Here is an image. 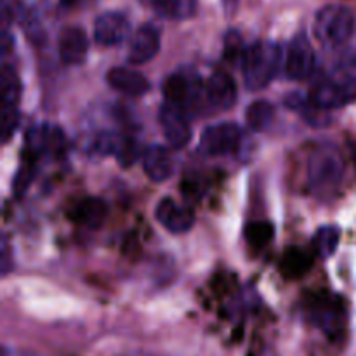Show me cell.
I'll return each instance as SVG.
<instances>
[{
	"label": "cell",
	"mask_w": 356,
	"mask_h": 356,
	"mask_svg": "<svg viewBox=\"0 0 356 356\" xmlns=\"http://www.w3.org/2000/svg\"><path fill=\"white\" fill-rule=\"evenodd\" d=\"M308 97L316 108L325 111L356 101V56L341 58L327 75L313 83Z\"/></svg>",
	"instance_id": "cell-1"
},
{
	"label": "cell",
	"mask_w": 356,
	"mask_h": 356,
	"mask_svg": "<svg viewBox=\"0 0 356 356\" xmlns=\"http://www.w3.org/2000/svg\"><path fill=\"white\" fill-rule=\"evenodd\" d=\"M343 153L334 145H320L308 159V184L320 200H332L344 179Z\"/></svg>",
	"instance_id": "cell-2"
},
{
	"label": "cell",
	"mask_w": 356,
	"mask_h": 356,
	"mask_svg": "<svg viewBox=\"0 0 356 356\" xmlns=\"http://www.w3.org/2000/svg\"><path fill=\"white\" fill-rule=\"evenodd\" d=\"M282 61V49L275 42H256L247 47L242 68L247 89L261 90L270 86Z\"/></svg>",
	"instance_id": "cell-3"
},
{
	"label": "cell",
	"mask_w": 356,
	"mask_h": 356,
	"mask_svg": "<svg viewBox=\"0 0 356 356\" xmlns=\"http://www.w3.org/2000/svg\"><path fill=\"white\" fill-rule=\"evenodd\" d=\"M355 14L348 7L330 3L322 7L315 17V35L325 47H343L355 31Z\"/></svg>",
	"instance_id": "cell-4"
},
{
	"label": "cell",
	"mask_w": 356,
	"mask_h": 356,
	"mask_svg": "<svg viewBox=\"0 0 356 356\" xmlns=\"http://www.w3.org/2000/svg\"><path fill=\"white\" fill-rule=\"evenodd\" d=\"M309 316L313 323L329 337L343 336L348 323V308L343 298L332 294H318L309 302Z\"/></svg>",
	"instance_id": "cell-5"
},
{
	"label": "cell",
	"mask_w": 356,
	"mask_h": 356,
	"mask_svg": "<svg viewBox=\"0 0 356 356\" xmlns=\"http://www.w3.org/2000/svg\"><path fill=\"white\" fill-rule=\"evenodd\" d=\"M240 143H242V131L232 122L211 125L200 136V149L211 156L229 155L238 149Z\"/></svg>",
	"instance_id": "cell-6"
},
{
	"label": "cell",
	"mask_w": 356,
	"mask_h": 356,
	"mask_svg": "<svg viewBox=\"0 0 356 356\" xmlns=\"http://www.w3.org/2000/svg\"><path fill=\"white\" fill-rule=\"evenodd\" d=\"M316 66L315 49L305 33L296 35L285 54V73L292 80H306L313 75Z\"/></svg>",
	"instance_id": "cell-7"
},
{
	"label": "cell",
	"mask_w": 356,
	"mask_h": 356,
	"mask_svg": "<svg viewBox=\"0 0 356 356\" xmlns=\"http://www.w3.org/2000/svg\"><path fill=\"white\" fill-rule=\"evenodd\" d=\"M162 89L167 97V103L183 110L186 106H193L200 99L202 83L195 73L176 72L167 76Z\"/></svg>",
	"instance_id": "cell-8"
},
{
	"label": "cell",
	"mask_w": 356,
	"mask_h": 356,
	"mask_svg": "<svg viewBox=\"0 0 356 356\" xmlns=\"http://www.w3.org/2000/svg\"><path fill=\"white\" fill-rule=\"evenodd\" d=\"M28 149L31 155L59 156L68 146L65 132L51 124H42L26 134Z\"/></svg>",
	"instance_id": "cell-9"
},
{
	"label": "cell",
	"mask_w": 356,
	"mask_h": 356,
	"mask_svg": "<svg viewBox=\"0 0 356 356\" xmlns=\"http://www.w3.org/2000/svg\"><path fill=\"white\" fill-rule=\"evenodd\" d=\"M160 127H162L163 136L167 138L170 146L174 148H183L191 139V127L186 115L181 108L167 103L160 108L159 113Z\"/></svg>",
	"instance_id": "cell-10"
},
{
	"label": "cell",
	"mask_w": 356,
	"mask_h": 356,
	"mask_svg": "<svg viewBox=\"0 0 356 356\" xmlns=\"http://www.w3.org/2000/svg\"><path fill=\"white\" fill-rule=\"evenodd\" d=\"M131 31V23L127 17L117 10H106L99 14L94 21V38L101 45H117L125 40Z\"/></svg>",
	"instance_id": "cell-11"
},
{
	"label": "cell",
	"mask_w": 356,
	"mask_h": 356,
	"mask_svg": "<svg viewBox=\"0 0 356 356\" xmlns=\"http://www.w3.org/2000/svg\"><path fill=\"white\" fill-rule=\"evenodd\" d=\"M160 51V30L152 23L139 26L129 45V63L132 65H145L155 58Z\"/></svg>",
	"instance_id": "cell-12"
},
{
	"label": "cell",
	"mask_w": 356,
	"mask_h": 356,
	"mask_svg": "<svg viewBox=\"0 0 356 356\" xmlns=\"http://www.w3.org/2000/svg\"><path fill=\"white\" fill-rule=\"evenodd\" d=\"M59 58L65 65H80L86 61L89 51V40L82 28L66 26L59 33L58 40Z\"/></svg>",
	"instance_id": "cell-13"
},
{
	"label": "cell",
	"mask_w": 356,
	"mask_h": 356,
	"mask_svg": "<svg viewBox=\"0 0 356 356\" xmlns=\"http://www.w3.org/2000/svg\"><path fill=\"white\" fill-rule=\"evenodd\" d=\"M156 221L172 233H186L193 228L195 225V214L191 209L184 207V205L176 204L170 198H163L159 205H156Z\"/></svg>",
	"instance_id": "cell-14"
},
{
	"label": "cell",
	"mask_w": 356,
	"mask_h": 356,
	"mask_svg": "<svg viewBox=\"0 0 356 356\" xmlns=\"http://www.w3.org/2000/svg\"><path fill=\"white\" fill-rule=\"evenodd\" d=\"M205 97L216 110H229L236 103L235 80L226 72H214L205 86Z\"/></svg>",
	"instance_id": "cell-15"
},
{
	"label": "cell",
	"mask_w": 356,
	"mask_h": 356,
	"mask_svg": "<svg viewBox=\"0 0 356 356\" xmlns=\"http://www.w3.org/2000/svg\"><path fill=\"white\" fill-rule=\"evenodd\" d=\"M106 80L111 89L118 90V92L125 94V96L138 97L149 90V82L143 73L131 68H124V66L111 68L108 72Z\"/></svg>",
	"instance_id": "cell-16"
},
{
	"label": "cell",
	"mask_w": 356,
	"mask_h": 356,
	"mask_svg": "<svg viewBox=\"0 0 356 356\" xmlns=\"http://www.w3.org/2000/svg\"><path fill=\"white\" fill-rule=\"evenodd\" d=\"M143 167H145L146 176L155 183H163L174 172L172 156H170L169 149L160 145L146 148L145 156H143Z\"/></svg>",
	"instance_id": "cell-17"
},
{
	"label": "cell",
	"mask_w": 356,
	"mask_h": 356,
	"mask_svg": "<svg viewBox=\"0 0 356 356\" xmlns=\"http://www.w3.org/2000/svg\"><path fill=\"white\" fill-rule=\"evenodd\" d=\"M106 216H108L106 202L96 197L83 198V200H80L72 211L73 221L90 229H96L99 228V226H103V222L106 221Z\"/></svg>",
	"instance_id": "cell-18"
},
{
	"label": "cell",
	"mask_w": 356,
	"mask_h": 356,
	"mask_svg": "<svg viewBox=\"0 0 356 356\" xmlns=\"http://www.w3.org/2000/svg\"><path fill=\"white\" fill-rule=\"evenodd\" d=\"M313 256L308 250L301 249V247H289L284 252L280 261V271L284 277L292 278H301L312 270Z\"/></svg>",
	"instance_id": "cell-19"
},
{
	"label": "cell",
	"mask_w": 356,
	"mask_h": 356,
	"mask_svg": "<svg viewBox=\"0 0 356 356\" xmlns=\"http://www.w3.org/2000/svg\"><path fill=\"white\" fill-rule=\"evenodd\" d=\"M197 0H153V9L165 19H188L197 13Z\"/></svg>",
	"instance_id": "cell-20"
},
{
	"label": "cell",
	"mask_w": 356,
	"mask_h": 356,
	"mask_svg": "<svg viewBox=\"0 0 356 356\" xmlns=\"http://www.w3.org/2000/svg\"><path fill=\"white\" fill-rule=\"evenodd\" d=\"M21 96V82L13 66H3L0 75V101L2 108L17 106Z\"/></svg>",
	"instance_id": "cell-21"
},
{
	"label": "cell",
	"mask_w": 356,
	"mask_h": 356,
	"mask_svg": "<svg viewBox=\"0 0 356 356\" xmlns=\"http://www.w3.org/2000/svg\"><path fill=\"white\" fill-rule=\"evenodd\" d=\"M273 117L275 108L273 104H270L268 101H256V103L250 104L245 111L247 125L256 132L266 131L271 125V122H273Z\"/></svg>",
	"instance_id": "cell-22"
},
{
	"label": "cell",
	"mask_w": 356,
	"mask_h": 356,
	"mask_svg": "<svg viewBox=\"0 0 356 356\" xmlns=\"http://www.w3.org/2000/svg\"><path fill=\"white\" fill-rule=\"evenodd\" d=\"M341 233L336 226H322L320 229H316L315 236H313V249H315L316 256L327 257L332 256L336 252L337 245H339Z\"/></svg>",
	"instance_id": "cell-23"
},
{
	"label": "cell",
	"mask_w": 356,
	"mask_h": 356,
	"mask_svg": "<svg viewBox=\"0 0 356 356\" xmlns=\"http://www.w3.org/2000/svg\"><path fill=\"white\" fill-rule=\"evenodd\" d=\"M275 226L268 221H254L245 228V238L254 249H263L273 240Z\"/></svg>",
	"instance_id": "cell-24"
},
{
	"label": "cell",
	"mask_w": 356,
	"mask_h": 356,
	"mask_svg": "<svg viewBox=\"0 0 356 356\" xmlns=\"http://www.w3.org/2000/svg\"><path fill=\"white\" fill-rule=\"evenodd\" d=\"M247 49L243 47L242 35L235 30H229L228 33L225 35V59L228 63H242L243 56H245Z\"/></svg>",
	"instance_id": "cell-25"
},
{
	"label": "cell",
	"mask_w": 356,
	"mask_h": 356,
	"mask_svg": "<svg viewBox=\"0 0 356 356\" xmlns=\"http://www.w3.org/2000/svg\"><path fill=\"white\" fill-rule=\"evenodd\" d=\"M122 136L115 134V132H99L94 139V152L97 155H115L117 156L118 148H120Z\"/></svg>",
	"instance_id": "cell-26"
},
{
	"label": "cell",
	"mask_w": 356,
	"mask_h": 356,
	"mask_svg": "<svg viewBox=\"0 0 356 356\" xmlns=\"http://www.w3.org/2000/svg\"><path fill=\"white\" fill-rule=\"evenodd\" d=\"M35 177V163L31 162H24L23 165L19 167L17 170L16 177H14V183H13V191L17 198H21L24 195V191L30 188L31 181Z\"/></svg>",
	"instance_id": "cell-27"
},
{
	"label": "cell",
	"mask_w": 356,
	"mask_h": 356,
	"mask_svg": "<svg viewBox=\"0 0 356 356\" xmlns=\"http://www.w3.org/2000/svg\"><path fill=\"white\" fill-rule=\"evenodd\" d=\"M0 132H2L3 143H7L10 139V136L14 134V131L17 129L19 124V110L17 106H7L2 108V118H0Z\"/></svg>",
	"instance_id": "cell-28"
},
{
	"label": "cell",
	"mask_w": 356,
	"mask_h": 356,
	"mask_svg": "<svg viewBox=\"0 0 356 356\" xmlns=\"http://www.w3.org/2000/svg\"><path fill=\"white\" fill-rule=\"evenodd\" d=\"M2 273L6 275L9 271V245H7V238L2 242Z\"/></svg>",
	"instance_id": "cell-29"
},
{
	"label": "cell",
	"mask_w": 356,
	"mask_h": 356,
	"mask_svg": "<svg viewBox=\"0 0 356 356\" xmlns=\"http://www.w3.org/2000/svg\"><path fill=\"white\" fill-rule=\"evenodd\" d=\"M222 7H225L226 13L233 14L236 10V7H238V0H222Z\"/></svg>",
	"instance_id": "cell-30"
},
{
	"label": "cell",
	"mask_w": 356,
	"mask_h": 356,
	"mask_svg": "<svg viewBox=\"0 0 356 356\" xmlns=\"http://www.w3.org/2000/svg\"><path fill=\"white\" fill-rule=\"evenodd\" d=\"M351 152H353V162H355V169H356V143L351 146Z\"/></svg>",
	"instance_id": "cell-31"
},
{
	"label": "cell",
	"mask_w": 356,
	"mask_h": 356,
	"mask_svg": "<svg viewBox=\"0 0 356 356\" xmlns=\"http://www.w3.org/2000/svg\"><path fill=\"white\" fill-rule=\"evenodd\" d=\"M124 356H148V355H143V353H136V355H124Z\"/></svg>",
	"instance_id": "cell-32"
},
{
	"label": "cell",
	"mask_w": 356,
	"mask_h": 356,
	"mask_svg": "<svg viewBox=\"0 0 356 356\" xmlns=\"http://www.w3.org/2000/svg\"><path fill=\"white\" fill-rule=\"evenodd\" d=\"M63 2H65V3H72V2H75V0H63Z\"/></svg>",
	"instance_id": "cell-33"
}]
</instances>
